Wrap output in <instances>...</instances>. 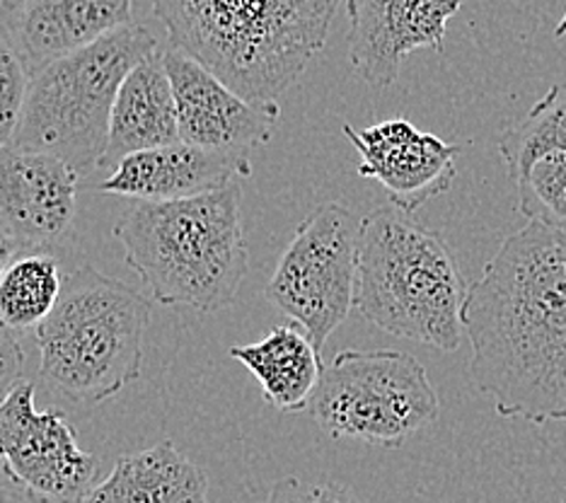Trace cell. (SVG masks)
Returning a JSON list of instances; mask_svg holds the SVG:
<instances>
[{
  "mask_svg": "<svg viewBox=\"0 0 566 503\" xmlns=\"http://www.w3.org/2000/svg\"><path fill=\"white\" fill-rule=\"evenodd\" d=\"M470 378L499 417L566 421V230L527 221L462 305Z\"/></svg>",
  "mask_w": 566,
  "mask_h": 503,
  "instance_id": "obj_1",
  "label": "cell"
},
{
  "mask_svg": "<svg viewBox=\"0 0 566 503\" xmlns=\"http://www.w3.org/2000/svg\"><path fill=\"white\" fill-rule=\"evenodd\" d=\"M344 0H153L170 44L256 105H274L323 51Z\"/></svg>",
  "mask_w": 566,
  "mask_h": 503,
  "instance_id": "obj_2",
  "label": "cell"
},
{
  "mask_svg": "<svg viewBox=\"0 0 566 503\" xmlns=\"http://www.w3.org/2000/svg\"><path fill=\"white\" fill-rule=\"evenodd\" d=\"M238 182L201 197L136 201L114 226L124 260L165 307L216 313L238 301L250 271Z\"/></svg>",
  "mask_w": 566,
  "mask_h": 503,
  "instance_id": "obj_3",
  "label": "cell"
},
{
  "mask_svg": "<svg viewBox=\"0 0 566 503\" xmlns=\"http://www.w3.org/2000/svg\"><path fill=\"white\" fill-rule=\"evenodd\" d=\"M468 283L439 232L395 206L358 223L354 307L370 325L443 354L458 352Z\"/></svg>",
  "mask_w": 566,
  "mask_h": 503,
  "instance_id": "obj_4",
  "label": "cell"
},
{
  "mask_svg": "<svg viewBox=\"0 0 566 503\" xmlns=\"http://www.w3.org/2000/svg\"><path fill=\"white\" fill-rule=\"evenodd\" d=\"M148 325L144 293L93 266L71 271L34 329L42 378L73 402H107L140 378Z\"/></svg>",
  "mask_w": 566,
  "mask_h": 503,
  "instance_id": "obj_5",
  "label": "cell"
},
{
  "mask_svg": "<svg viewBox=\"0 0 566 503\" xmlns=\"http://www.w3.org/2000/svg\"><path fill=\"white\" fill-rule=\"evenodd\" d=\"M156 49L158 39L146 24L128 22L30 73L12 148L59 158L78 177L95 172L117 90Z\"/></svg>",
  "mask_w": 566,
  "mask_h": 503,
  "instance_id": "obj_6",
  "label": "cell"
},
{
  "mask_svg": "<svg viewBox=\"0 0 566 503\" xmlns=\"http://www.w3.org/2000/svg\"><path fill=\"white\" fill-rule=\"evenodd\" d=\"M307 411L332 438L400 448L439 419L441 405L419 358L344 348L319 373Z\"/></svg>",
  "mask_w": 566,
  "mask_h": 503,
  "instance_id": "obj_7",
  "label": "cell"
},
{
  "mask_svg": "<svg viewBox=\"0 0 566 503\" xmlns=\"http://www.w3.org/2000/svg\"><path fill=\"white\" fill-rule=\"evenodd\" d=\"M358 221L346 206H319L295 230L264 295L323 354L354 310Z\"/></svg>",
  "mask_w": 566,
  "mask_h": 503,
  "instance_id": "obj_8",
  "label": "cell"
},
{
  "mask_svg": "<svg viewBox=\"0 0 566 503\" xmlns=\"http://www.w3.org/2000/svg\"><path fill=\"white\" fill-rule=\"evenodd\" d=\"M0 470L54 503H78L97 482L99 460L56 409L36 411L34 383L0 402Z\"/></svg>",
  "mask_w": 566,
  "mask_h": 503,
  "instance_id": "obj_9",
  "label": "cell"
},
{
  "mask_svg": "<svg viewBox=\"0 0 566 503\" xmlns=\"http://www.w3.org/2000/svg\"><path fill=\"white\" fill-rule=\"evenodd\" d=\"M163 63L172 85L179 140L203 150L250 155L272 138L281 116L279 102L256 105L240 97L175 46L163 49Z\"/></svg>",
  "mask_w": 566,
  "mask_h": 503,
  "instance_id": "obj_10",
  "label": "cell"
},
{
  "mask_svg": "<svg viewBox=\"0 0 566 503\" xmlns=\"http://www.w3.org/2000/svg\"><path fill=\"white\" fill-rule=\"evenodd\" d=\"M344 136L361 153L358 177L380 182L390 206L405 213L419 211L455 182V160L462 148L436 134L419 132L405 116L366 128L346 124Z\"/></svg>",
  "mask_w": 566,
  "mask_h": 503,
  "instance_id": "obj_11",
  "label": "cell"
},
{
  "mask_svg": "<svg viewBox=\"0 0 566 503\" xmlns=\"http://www.w3.org/2000/svg\"><path fill=\"white\" fill-rule=\"evenodd\" d=\"M460 8L462 0H346L352 69L376 90L395 85L409 54H441L448 22Z\"/></svg>",
  "mask_w": 566,
  "mask_h": 503,
  "instance_id": "obj_12",
  "label": "cell"
},
{
  "mask_svg": "<svg viewBox=\"0 0 566 503\" xmlns=\"http://www.w3.org/2000/svg\"><path fill=\"white\" fill-rule=\"evenodd\" d=\"M78 175L44 153L0 148V230L18 252H54L78 209Z\"/></svg>",
  "mask_w": 566,
  "mask_h": 503,
  "instance_id": "obj_13",
  "label": "cell"
},
{
  "mask_svg": "<svg viewBox=\"0 0 566 503\" xmlns=\"http://www.w3.org/2000/svg\"><path fill=\"white\" fill-rule=\"evenodd\" d=\"M250 175V155L203 150L177 140L126 155L114 165L99 191L134 201H177L218 191Z\"/></svg>",
  "mask_w": 566,
  "mask_h": 503,
  "instance_id": "obj_14",
  "label": "cell"
},
{
  "mask_svg": "<svg viewBox=\"0 0 566 503\" xmlns=\"http://www.w3.org/2000/svg\"><path fill=\"white\" fill-rule=\"evenodd\" d=\"M134 0H28L10 39L28 73L134 22Z\"/></svg>",
  "mask_w": 566,
  "mask_h": 503,
  "instance_id": "obj_15",
  "label": "cell"
},
{
  "mask_svg": "<svg viewBox=\"0 0 566 503\" xmlns=\"http://www.w3.org/2000/svg\"><path fill=\"white\" fill-rule=\"evenodd\" d=\"M177 140L172 85L163 63V49H156L126 73L117 90L99 167H114L126 155L170 146Z\"/></svg>",
  "mask_w": 566,
  "mask_h": 503,
  "instance_id": "obj_16",
  "label": "cell"
},
{
  "mask_svg": "<svg viewBox=\"0 0 566 503\" xmlns=\"http://www.w3.org/2000/svg\"><path fill=\"white\" fill-rule=\"evenodd\" d=\"M78 503H211L209 476L172 441L122 455Z\"/></svg>",
  "mask_w": 566,
  "mask_h": 503,
  "instance_id": "obj_17",
  "label": "cell"
},
{
  "mask_svg": "<svg viewBox=\"0 0 566 503\" xmlns=\"http://www.w3.org/2000/svg\"><path fill=\"white\" fill-rule=\"evenodd\" d=\"M230 356L260 383L266 405L283 415L307 409L323 373V354L295 325L274 327L256 344L233 346Z\"/></svg>",
  "mask_w": 566,
  "mask_h": 503,
  "instance_id": "obj_18",
  "label": "cell"
},
{
  "mask_svg": "<svg viewBox=\"0 0 566 503\" xmlns=\"http://www.w3.org/2000/svg\"><path fill=\"white\" fill-rule=\"evenodd\" d=\"M61 266L51 252L15 256L0 274V325L30 332L54 310L61 293Z\"/></svg>",
  "mask_w": 566,
  "mask_h": 503,
  "instance_id": "obj_19",
  "label": "cell"
},
{
  "mask_svg": "<svg viewBox=\"0 0 566 503\" xmlns=\"http://www.w3.org/2000/svg\"><path fill=\"white\" fill-rule=\"evenodd\" d=\"M499 153L513 182L531 170L545 155L566 153V81L552 85L545 97L518 124L509 126L499 138Z\"/></svg>",
  "mask_w": 566,
  "mask_h": 503,
  "instance_id": "obj_20",
  "label": "cell"
},
{
  "mask_svg": "<svg viewBox=\"0 0 566 503\" xmlns=\"http://www.w3.org/2000/svg\"><path fill=\"white\" fill-rule=\"evenodd\" d=\"M516 189L518 211L527 221L566 230V153L535 160Z\"/></svg>",
  "mask_w": 566,
  "mask_h": 503,
  "instance_id": "obj_21",
  "label": "cell"
},
{
  "mask_svg": "<svg viewBox=\"0 0 566 503\" xmlns=\"http://www.w3.org/2000/svg\"><path fill=\"white\" fill-rule=\"evenodd\" d=\"M28 83L30 73L15 44L6 32H0V148H10L15 138Z\"/></svg>",
  "mask_w": 566,
  "mask_h": 503,
  "instance_id": "obj_22",
  "label": "cell"
},
{
  "mask_svg": "<svg viewBox=\"0 0 566 503\" xmlns=\"http://www.w3.org/2000/svg\"><path fill=\"white\" fill-rule=\"evenodd\" d=\"M266 503H361L349 486L337 482H303L298 476H281L269 492Z\"/></svg>",
  "mask_w": 566,
  "mask_h": 503,
  "instance_id": "obj_23",
  "label": "cell"
},
{
  "mask_svg": "<svg viewBox=\"0 0 566 503\" xmlns=\"http://www.w3.org/2000/svg\"><path fill=\"white\" fill-rule=\"evenodd\" d=\"M24 380V352L15 332L0 325V402Z\"/></svg>",
  "mask_w": 566,
  "mask_h": 503,
  "instance_id": "obj_24",
  "label": "cell"
},
{
  "mask_svg": "<svg viewBox=\"0 0 566 503\" xmlns=\"http://www.w3.org/2000/svg\"><path fill=\"white\" fill-rule=\"evenodd\" d=\"M0 503H54V501L34 494L32 489L15 482L10 474L0 470Z\"/></svg>",
  "mask_w": 566,
  "mask_h": 503,
  "instance_id": "obj_25",
  "label": "cell"
},
{
  "mask_svg": "<svg viewBox=\"0 0 566 503\" xmlns=\"http://www.w3.org/2000/svg\"><path fill=\"white\" fill-rule=\"evenodd\" d=\"M24 6H28V0H0V32H6L8 36L12 34Z\"/></svg>",
  "mask_w": 566,
  "mask_h": 503,
  "instance_id": "obj_26",
  "label": "cell"
},
{
  "mask_svg": "<svg viewBox=\"0 0 566 503\" xmlns=\"http://www.w3.org/2000/svg\"><path fill=\"white\" fill-rule=\"evenodd\" d=\"M15 254H18V248L12 244V240L6 235V232L0 230V274H3L6 266L15 260Z\"/></svg>",
  "mask_w": 566,
  "mask_h": 503,
  "instance_id": "obj_27",
  "label": "cell"
},
{
  "mask_svg": "<svg viewBox=\"0 0 566 503\" xmlns=\"http://www.w3.org/2000/svg\"><path fill=\"white\" fill-rule=\"evenodd\" d=\"M566 34V10H564V15H562V20H559V24H557V30H555V36L559 39V36H564Z\"/></svg>",
  "mask_w": 566,
  "mask_h": 503,
  "instance_id": "obj_28",
  "label": "cell"
}]
</instances>
